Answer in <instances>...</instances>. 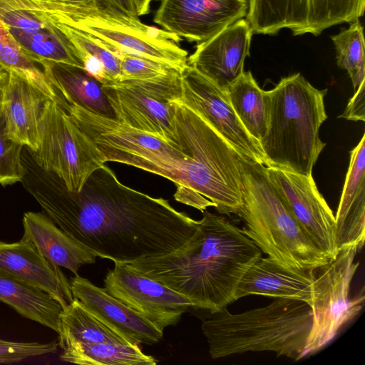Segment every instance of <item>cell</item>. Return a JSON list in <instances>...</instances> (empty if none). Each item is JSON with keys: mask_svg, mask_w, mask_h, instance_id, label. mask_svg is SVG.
Wrapping results in <instances>:
<instances>
[{"mask_svg": "<svg viewBox=\"0 0 365 365\" xmlns=\"http://www.w3.org/2000/svg\"><path fill=\"white\" fill-rule=\"evenodd\" d=\"M38 20L48 19L79 29L110 46L115 51L133 55L173 68L181 73L187 66V51L177 35L142 23L137 16L96 3L60 0H29Z\"/></svg>", "mask_w": 365, "mask_h": 365, "instance_id": "obj_7", "label": "cell"}, {"mask_svg": "<svg viewBox=\"0 0 365 365\" xmlns=\"http://www.w3.org/2000/svg\"><path fill=\"white\" fill-rule=\"evenodd\" d=\"M226 92L241 123L259 143L268 124L267 91L259 87L250 71H244Z\"/></svg>", "mask_w": 365, "mask_h": 365, "instance_id": "obj_27", "label": "cell"}, {"mask_svg": "<svg viewBox=\"0 0 365 365\" xmlns=\"http://www.w3.org/2000/svg\"><path fill=\"white\" fill-rule=\"evenodd\" d=\"M57 102L93 142L103 163L111 161L130 165L165 178L175 184L186 175L190 155L178 146L115 118L67 102L61 97Z\"/></svg>", "mask_w": 365, "mask_h": 365, "instance_id": "obj_8", "label": "cell"}, {"mask_svg": "<svg viewBox=\"0 0 365 365\" xmlns=\"http://www.w3.org/2000/svg\"><path fill=\"white\" fill-rule=\"evenodd\" d=\"M20 182L58 227L97 257L114 263L171 252L185 244L199 220L168 200L122 184L105 163L78 192L41 168L24 146Z\"/></svg>", "mask_w": 365, "mask_h": 365, "instance_id": "obj_1", "label": "cell"}, {"mask_svg": "<svg viewBox=\"0 0 365 365\" xmlns=\"http://www.w3.org/2000/svg\"><path fill=\"white\" fill-rule=\"evenodd\" d=\"M58 334L60 348L73 343L110 342L131 344L76 298H73L63 309L60 317Z\"/></svg>", "mask_w": 365, "mask_h": 365, "instance_id": "obj_26", "label": "cell"}, {"mask_svg": "<svg viewBox=\"0 0 365 365\" xmlns=\"http://www.w3.org/2000/svg\"><path fill=\"white\" fill-rule=\"evenodd\" d=\"M210 314L201 328L212 359L248 351H272L295 360L304 357L312 323L311 307L305 302L277 298L239 314L227 308Z\"/></svg>", "mask_w": 365, "mask_h": 365, "instance_id": "obj_3", "label": "cell"}, {"mask_svg": "<svg viewBox=\"0 0 365 365\" xmlns=\"http://www.w3.org/2000/svg\"><path fill=\"white\" fill-rule=\"evenodd\" d=\"M120 82L150 79L175 70L160 62L123 53L120 56Z\"/></svg>", "mask_w": 365, "mask_h": 365, "instance_id": "obj_34", "label": "cell"}, {"mask_svg": "<svg viewBox=\"0 0 365 365\" xmlns=\"http://www.w3.org/2000/svg\"><path fill=\"white\" fill-rule=\"evenodd\" d=\"M96 4L137 16L131 0H97Z\"/></svg>", "mask_w": 365, "mask_h": 365, "instance_id": "obj_37", "label": "cell"}, {"mask_svg": "<svg viewBox=\"0 0 365 365\" xmlns=\"http://www.w3.org/2000/svg\"><path fill=\"white\" fill-rule=\"evenodd\" d=\"M242 231L270 258L293 269H315L329 259L292 215L269 180L267 167L240 158Z\"/></svg>", "mask_w": 365, "mask_h": 365, "instance_id": "obj_6", "label": "cell"}, {"mask_svg": "<svg viewBox=\"0 0 365 365\" xmlns=\"http://www.w3.org/2000/svg\"><path fill=\"white\" fill-rule=\"evenodd\" d=\"M139 344L110 342L73 343L61 349L60 359L80 365H155L158 361L144 354Z\"/></svg>", "mask_w": 365, "mask_h": 365, "instance_id": "obj_28", "label": "cell"}, {"mask_svg": "<svg viewBox=\"0 0 365 365\" xmlns=\"http://www.w3.org/2000/svg\"><path fill=\"white\" fill-rule=\"evenodd\" d=\"M177 145L192 158L187 190L175 200L201 212L236 214L242 204L240 155L192 106L173 101Z\"/></svg>", "mask_w": 365, "mask_h": 365, "instance_id": "obj_4", "label": "cell"}, {"mask_svg": "<svg viewBox=\"0 0 365 365\" xmlns=\"http://www.w3.org/2000/svg\"><path fill=\"white\" fill-rule=\"evenodd\" d=\"M8 74V72L0 74V115L2 114L4 92Z\"/></svg>", "mask_w": 365, "mask_h": 365, "instance_id": "obj_39", "label": "cell"}, {"mask_svg": "<svg viewBox=\"0 0 365 365\" xmlns=\"http://www.w3.org/2000/svg\"><path fill=\"white\" fill-rule=\"evenodd\" d=\"M0 184L3 186H5V182H4V180L3 179V178H1L0 176Z\"/></svg>", "mask_w": 365, "mask_h": 365, "instance_id": "obj_42", "label": "cell"}, {"mask_svg": "<svg viewBox=\"0 0 365 365\" xmlns=\"http://www.w3.org/2000/svg\"><path fill=\"white\" fill-rule=\"evenodd\" d=\"M0 65L8 72L24 78L51 100L58 93L41 67L30 59L11 34L9 27L0 20Z\"/></svg>", "mask_w": 365, "mask_h": 365, "instance_id": "obj_31", "label": "cell"}, {"mask_svg": "<svg viewBox=\"0 0 365 365\" xmlns=\"http://www.w3.org/2000/svg\"><path fill=\"white\" fill-rule=\"evenodd\" d=\"M9 30L24 52L37 64L49 61L83 68L66 41L51 29L34 32L11 28Z\"/></svg>", "mask_w": 365, "mask_h": 365, "instance_id": "obj_30", "label": "cell"}, {"mask_svg": "<svg viewBox=\"0 0 365 365\" xmlns=\"http://www.w3.org/2000/svg\"><path fill=\"white\" fill-rule=\"evenodd\" d=\"M349 120H365V82H363L355 91L349 100L344 112L339 115Z\"/></svg>", "mask_w": 365, "mask_h": 365, "instance_id": "obj_36", "label": "cell"}, {"mask_svg": "<svg viewBox=\"0 0 365 365\" xmlns=\"http://www.w3.org/2000/svg\"><path fill=\"white\" fill-rule=\"evenodd\" d=\"M260 257L261 250L241 229L205 210L180 247L127 264L186 297L194 309L215 312L235 302L240 282Z\"/></svg>", "mask_w": 365, "mask_h": 365, "instance_id": "obj_2", "label": "cell"}, {"mask_svg": "<svg viewBox=\"0 0 365 365\" xmlns=\"http://www.w3.org/2000/svg\"><path fill=\"white\" fill-rule=\"evenodd\" d=\"M247 0H162L153 21L190 42L205 41L246 16Z\"/></svg>", "mask_w": 365, "mask_h": 365, "instance_id": "obj_16", "label": "cell"}, {"mask_svg": "<svg viewBox=\"0 0 365 365\" xmlns=\"http://www.w3.org/2000/svg\"><path fill=\"white\" fill-rule=\"evenodd\" d=\"M267 175L304 231L329 259L337 255L335 217L312 177L275 167Z\"/></svg>", "mask_w": 365, "mask_h": 365, "instance_id": "obj_15", "label": "cell"}, {"mask_svg": "<svg viewBox=\"0 0 365 365\" xmlns=\"http://www.w3.org/2000/svg\"><path fill=\"white\" fill-rule=\"evenodd\" d=\"M58 342L53 340L48 343L11 341L0 339V364H14L27 358L58 351Z\"/></svg>", "mask_w": 365, "mask_h": 365, "instance_id": "obj_35", "label": "cell"}, {"mask_svg": "<svg viewBox=\"0 0 365 365\" xmlns=\"http://www.w3.org/2000/svg\"><path fill=\"white\" fill-rule=\"evenodd\" d=\"M314 269L284 267L268 257H260L240 282L235 301L249 295L299 299L309 306L312 298Z\"/></svg>", "mask_w": 365, "mask_h": 365, "instance_id": "obj_20", "label": "cell"}, {"mask_svg": "<svg viewBox=\"0 0 365 365\" xmlns=\"http://www.w3.org/2000/svg\"><path fill=\"white\" fill-rule=\"evenodd\" d=\"M104 279L106 291L163 331L178 323L193 303L182 294L130 267L114 263Z\"/></svg>", "mask_w": 365, "mask_h": 365, "instance_id": "obj_13", "label": "cell"}, {"mask_svg": "<svg viewBox=\"0 0 365 365\" xmlns=\"http://www.w3.org/2000/svg\"><path fill=\"white\" fill-rule=\"evenodd\" d=\"M0 269L46 292L64 309L73 299L70 281L29 239L14 243L0 241Z\"/></svg>", "mask_w": 365, "mask_h": 365, "instance_id": "obj_19", "label": "cell"}, {"mask_svg": "<svg viewBox=\"0 0 365 365\" xmlns=\"http://www.w3.org/2000/svg\"><path fill=\"white\" fill-rule=\"evenodd\" d=\"M180 75L181 100L195 108L241 156L268 167L259 142L241 123L226 91L188 65Z\"/></svg>", "mask_w": 365, "mask_h": 365, "instance_id": "obj_14", "label": "cell"}, {"mask_svg": "<svg viewBox=\"0 0 365 365\" xmlns=\"http://www.w3.org/2000/svg\"><path fill=\"white\" fill-rule=\"evenodd\" d=\"M155 0H131L138 16L149 13L150 4Z\"/></svg>", "mask_w": 365, "mask_h": 365, "instance_id": "obj_38", "label": "cell"}, {"mask_svg": "<svg viewBox=\"0 0 365 365\" xmlns=\"http://www.w3.org/2000/svg\"><path fill=\"white\" fill-rule=\"evenodd\" d=\"M39 66L58 95L66 101L95 113L115 118L102 84L83 68L49 61L41 62Z\"/></svg>", "mask_w": 365, "mask_h": 365, "instance_id": "obj_24", "label": "cell"}, {"mask_svg": "<svg viewBox=\"0 0 365 365\" xmlns=\"http://www.w3.org/2000/svg\"><path fill=\"white\" fill-rule=\"evenodd\" d=\"M2 114L8 135L34 152L39 143V123L50 98L19 76L8 73Z\"/></svg>", "mask_w": 365, "mask_h": 365, "instance_id": "obj_21", "label": "cell"}, {"mask_svg": "<svg viewBox=\"0 0 365 365\" xmlns=\"http://www.w3.org/2000/svg\"><path fill=\"white\" fill-rule=\"evenodd\" d=\"M357 252L355 247H345L327 264L314 269L310 304L312 323L304 357L327 346L362 309L364 293L351 299L349 295L352 279L359 265L355 262Z\"/></svg>", "mask_w": 365, "mask_h": 365, "instance_id": "obj_10", "label": "cell"}, {"mask_svg": "<svg viewBox=\"0 0 365 365\" xmlns=\"http://www.w3.org/2000/svg\"><path fill=\"white\" fill-rule=\"evenodd\" d=\"M71 3H78V4H93L96 3L97 0H60Z\"/></svg>", "mask_w": 365, "mask_h": 365, "instance_id": "obj_40", "label": "cell"}, {"mask_svg": "<svg viewBox=\"0 0 365 365\" xmlns=\"http://www.w3.org/2000/svg\"><path fill=\"white\" fill-rule=\"evenodd\" d=\"M365 0H249L246 21L253 33L274 35L282 29L294 36L319 35L364 15Z\"/></svg>", "mask_w": 365, "mask_h": 365, "instance_id": "obj_12", "label": "cell"}, {"mask_svg": "<svg viewBox=\"0 0 365 365\" xmlns=\"http://www.w3.org/2000/svg\"><path fill=\"white\" fill-rule=\"evenodd\" d=\"M336 52V63L347 71L354 89L365 82L364 29L359 20L351 22L349 28L331 36Z\"/></svg>", "mask_w": 365, "mask_h": 365, "instance_id": "obj_32", "label": "cell"}, {"mask_svg": "<svg viewBox=\"0 0 365 365\" xmlns=\"http://www.w3.org/2000/svg\"><path fill=\"white\" fill-rule=\"evenodd\" d=\"M5 72H7V71L0 65V74H2Z\"/></svg>", "mask_w": 365, "mask_h": 365, "instance_id": "obj_41", "label": "cell"}, {"mask_svg": "<svg viewBox=\"0 0 365 365\" xmlns=\"http://www.w3.org/2000/svg\"><path fill=\"white\" fill-rule=\"evenodd\" d=\"M70 285L73 298L81 301L131 344L151 345L163 338V331L110 294L105 288L97 287L78 274L71 278Z\"/></svg>", "mask_w": 365, "mask_h": 365, "instance_id": "obj_18", "label": "cell"}, {"mask_svg": "<svg viewBox=\"0 0 365 365\" xmlns=\"http://www.w3.org/2000/svg\"><path fill=\"white\" fill-rule=\"evenodd\" d=\"M253 31L245 19L198 43L187 57V65L226 91L245 71Z\"/></svg>", "mask_w": 365, "mask_h": 365, "instance_id": "obj_17", "label": "cell"}, {"mask_svg": "<svg viewBox=\"0 0 365 365\" xmlns=\"http://www.w3.org/2000/svg\"><path fill=\"white\" fill-rule=\"evenodd\" d=\"M32 152L37 164L56 175L68 190L78 192L104 163L88 137L56 100L49 99L39 123V143Z\"/></svg>", "mask_w": 365, "mask_h": 365, "instance_id": "obj_9", "label": "cell"}, {"mask_svg": "<svg viewBox=\"0 0 365 365\" xmlns=\"http://www.w3.org/2000/svg\"><path fill=\"white\" fill-rule=\"evenodd\" d=\"M300 73L284 77L267 91L268 124L259 141L268 167L310 175L325 147L319 129L327 118L324 97Z\"/></svg>", "mask_w": 365, "mask_h": 365, "instance_id": "obj_5", "label": "cell"}, {"mask_svg": "<svg viewBox=\"0 0 365 365\" xmlns=\"http://www.w3.org/2000/svg\"><path fill=\"white\" fill-rule=\"evenodd\" d=\"M24 145L7 133L3 114L0 115V176L5 186L20 182L23 175L21 154Z\"/></svg>", "mask_w": 365, "mask_h": 365, "instance_id": "obj_33", "label": "cell"}, {"mask_svg": "<svg viewBox=\"0 0 365 365\" xmlns=\"http://www.w3.org/2000/svg\"><path fill=\"white\" fill-rule=\"evenodd\" d=\"M23 237L30 240L53 264L78 275L79 268L93 264L97 256L58 227L44 212H26Z\"/></svg>", "mask_w": 365, "mask_h": 365, "instance_id": "obj_22", "label": "cell"}, {"mask_svg": "<svg viewBox=\"0 0 365 365\" xmlns=\"http://www.w3.org/2000/svg\"><path fill=\"white\" fill-rule=\"evenodd\" d=\"M102 88L116 120L178 146L173 101L182 94L180 72L102 85Z\"/></svg>", "mask_w": 365, "mask_h": 365, "instance_id": "obj_11", "label": "cell"}, {"mask_svg": "<svg viewBox=\"0 0 365 365\" xmlns=\"http://www.w3.org/2000/svg\"><path fill=\"white\" fill-rule=\"evenodd\" d=\"M335 217V227L353 226L365 217V135L350 152V163Z\"/></svg>", "mask_w": 365, "mask_h": 365, "instance_id": "obj_29", "label": "cell"}, {"mask_svg": "<svg viewBox=\"0 0 365 365\" xmlns=\"http://www.w3.org/2000/svg\"><path fill=\"white\" fill-rule=\"evenodd\" d=\"M38 21L45 29H52L66 41L83 70L101 84L120 82V53L99 39L63 22L48 19H40Z\"/></svg>", "mask_w": 365, "mask_h": 365, "instance_id": "obj_23", "label": "cell"}, {"mask_svg": "<svg viewBox=\"0 0 365 365\" xmlns=\"http://www.w3.org/2000/svg\"><path fill=\"white\" fill-rule=\"evenodd\" d=\"M0 301L58 333L62 306L41 289L0 269Z\"/></svg>", "mask_w": 365, "mask_h": 365, "instance_id": "obj_25", "label": "cell"}]
</instances>
